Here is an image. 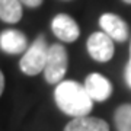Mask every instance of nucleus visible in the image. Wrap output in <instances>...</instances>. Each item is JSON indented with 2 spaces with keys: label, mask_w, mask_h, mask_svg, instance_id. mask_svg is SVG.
Returning <instances> with one entry per match:
<instances>
[{
  "label": "nucleus",
  "mask_w": 131,
  "mask_h": 131,
  "mask_svg": "<svg viewBox=\"0 0 131 131\" xmlns=\"http://www.w3.org/2000/svg\"><path fill=\"white\" fill-rule=\"evenodd\" d=\"M3 89H5V76L0 71V95L3 93Z\"/></svg>",
  "instance_id": "nucleus-14"
},
{
  "label": "nucleus",
  "mask_w": 131,
  "mask_h": 131,
  "mask_svg": "<svg viewBox=\"0 0 131 131\" xmlns=\"http://www.w3.org/2000/svg\"><path fill=\"white\" fill-rule=\"evenodd\" d=\"M130 58H131V45H130Z\"/></svg>",
  "instance_id": "nucleus-16"
},
{
  "label": "nucleus",
  "mask_w": 131,
  "mask_h": 131,
  "mask_svg": "<svg viewBox=\"0 0 131 131\" xmlns=\"http://www.w3.org/2000/svg\"><path fill=\"white\" fill-rule=\"evenodd\" d=\"M99 25L108 37H111L114 41L125 42L128 39V26L118 15L105 13L99 19Z\"/></svg>",
  "instance_id": "nucleus-7"
},
{
  "label": "nucleus",
  "mask_w": 131,
  "mask_h": 131,
  "mask_svg": "<svg viewBox=\"0 0 131 131\" xmlns=\"http://www.w3.org/2000/svg\"><path fill=\"white\" fill-rule=\"evenodd\" d=\"M122 2H125V3H128V5H131V0H122Z\"/></svg>",
  "instance_id": "nucleus-15"
},
{
  "label": "nucleus",
  "mask_w": 131,
  "mask_h": 131,
  "mask_svg": "<svg viewBox=\"0 0 131 131\" xmlns=\"http://www.w3.org/2000/svg\"><path fill=\"white\" fill-rule=\"evenodd\" d=\"M125 80H127V84L131 88V58L127 64V69H125Z\"/></svg>",
  "instance_id": "nucleus-13"
},
{
  "label": "nucleus",
  "mask_w": 131,
  "mask_h": 131,
  "mask_svg": "<svg viewBox=\"0 0 131 131\" xmlns=\"http://www.w3.org/2000/svg\"><path fill=\"white\" fill-rule=\"evenodd\" d=\"M26 47V37L20 31L6 29L0 34V48L7 54H22Z\"/></svg>",
  "instance_id": "nucleus-8"
},
{
  "label": "nucleus",
  "mask_w": 131,
  "mask_h": 131,
  "mask_svg": "<svg viewBox=\"0 0 131 131\" xmlns=\"http://www.w3.org/2000/svg\"><path fill=\"white\" fill-rule=\"evenodd\" d=\"M48 48L50 47H47L45 38L39 35L20 58V70L28 76H35L44 71L47 64Z\"/></svg>",
  "instance_id": "nucleus-2"
},
{
  "label": "nucleus",
  "mask_w": 131,
  "mask_h": 131,
  "mask_svg": "<svg viewBox=\"0 0 131 131\" xmlns=\"http://www.w3.org/2000/svg\"><path fill=\"white\" fill-rule=\"evenodd\" d=\"M67 51L66 48L60 44H52L48 48V57H47V64L44 69V76L48 83H61V80L64 77L67 71Z\"/></svg>",
  "instance_id": "nucleus-3"
},
{
  "label": "nucleus",
  "mask_w": 131,
  "mask_h": 131,
  "mask_svg": "<svg viewBox=\"0 0 131 131\" xmlns=\"http://www.w3.org/2000/svg\"><path fill=\"white\" fill-rule=\"evenodd\" d=\"M51 29L54 32V35L64 42H73L80 35L79 25L76 24V20L71 16L64 15V13L57 15L56 18L52 19Z\"/></svg>",
  "instance_id": "nucleus-5"
},
{
  "label": "nucleus",
  "mask_w": 131,
  "mask_h": 131,
  "mask_svg": "<svg viewBox=\"0 0 131 131\" xmlns=\"http://www.w3.org/2000/svg\"><path fill=\"white\" fill-rule=\"evenodd\" d=\"M22 5L28 6V7H38V6L42 5V2L44 0H19Z\"/></svg>",
  "instance_id": "nucleus-12"
},
{
  "label": "nucleus",
  "mask_w": 131,
  "mask_h": 131,
  "mask_svg": "<svg viewBox=\"0 0 131 131\" xmlns=\"http://www.w3.org/2000/svg\"><path fill=\"white\" fill-rule=\"evenodd\" d=\"M84 89H86V92H88V95L90 96L92 101L103 102L112 93V84L102 74L92 73L84 80Z\"/></svg>",
  "instance_id": "nucleus-6"
},
{
  "label": "nucleus",
  "mask_w": 131,
  "mask_h": 131,
  "mask_svg": "<svg viewBox=\"0 0 131 131\" xmlns=\"http://www.w3.org/2000/svg\"><path fill=\"white\" fill-rule=\"evenodd\" d=\"M54 96L57 106L73 118L88 117L93 106V101L88 95L84 86L74 80H63L61 83H58Z\"/></svg>",
  "instance_id": "nucleus-1"
},
{
  "label": "nucleus",
  "mask_w": 131,
  "mask_h": 131,
  "mask_svg": "<svg viewBox=\"0 0 131 131\" xmlns=\"http://www.w3.org/2000/svg\"><path fill=\"white\" fill-rule=\"evenodd\" d=\"M22 18V3L19 0H0V19L6 24H16Z\"/></svg>",
  "instance_id": "nucleus-10"
},
{
  "label": "nucleus",
  "mask_w": 131,
  "mask_h": 131,
  "mask_svg": "<svg viewBox=\"0 0 131 131\" xmlns=\"http://www.w3.org/2000/svg\"><path fill=\"white\" fill-rule=\"evenodd\" d=\"M115 125L118 131H131V105H121L115 111Z\"/></svg>",
  "instance_id": "nucleus-11"
},
{
  "label": "nucleus",
  "mask_w": 131,
  "mask_h": 131,
  "mask_svg": "<svg viewBox=\"0 0 131 131\" xmlns=\"http://www.w3.org/2000/svg\"><path fill=\"white\" fill-rule=\"evenodd\" d=\"M88 52L95 61L106 63L114 56V39L105 32H95L88 39Z\"/></svg>",
  "instance_id": "nucleus-4"
},
{
  "label": "nucleus",
  "mask_w": 131,
  "mask_h": 131,
  "mask_svg": "<svg viewBox=\"0 0 131 131\" xmlns=\"http://www.w3.org/2000/svg\"><path fill=\"white\" fill-rule=\"evenodd\" d=\"M64 131H109V127L103 119L95 117H79L73 118Z\"/></svg>",
  "instance_id": "nucleus-9"
}]
</instances>
